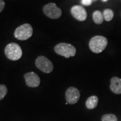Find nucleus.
<instances>
[{"label": "nucleus", "mask_w": 121, "mask_h": 121, "mask_svg": "<svg viewBox=\"0 0 121 121\" xmlns=\"http://www.w3.org/2000/svg\"><path fill=\"white\" fill-rule=\"evenodd\" d=\"M108 45V39L102 35H96L92 38L89 42V48L95 53L102 52Z\"/></svg>", "instance_id": "1"}, {"label": "nucleus", "mask_w": 121, "mask_h": 121, "mask_svg": "<svg viewBox=\"0 0 121 121\" xmlns=\"http://www.w3.org/2000/svg\"><path fill=\"white\" fill-rule=\"evenodd\" d=\"M54 51L59 55L68 58L75 56L76 49L75 47L70 44L60 43L54 47Z\"/></svg>", "instance_id": "2"}, {"label": "nucleus", "mask_w": 121, "mask_h": 121, "mask_svg": "<svg viewBox=\"0 0 121 121\" xmlns=\"http://www.w3.org/2000/svg\"><path fill=\"white\" fill-rule=\"evenodd\" d=\"M4 53L7 58L12 60H19L22 54L20 46L15 43H11L7 44L4 49Z\"/></svg>", "instance_id": "3"}, {"label": "nucleus", "mask_w": 121, "mask_h": 121, "mask_svg": "<svg viewBox=\"0 0 121 121\" xmlns=\"http://www.w3.org/2000/svg\"><path fill=\"white\" fill-rule=\"evenodd\" d=\"M33 29L29 24H24L16 28L14 33L15 37L20 40H25L32 36Z\"/></svg>", "instance_id": "4"}, {"label": "nucleus", "mask_w": 121, "mask_h": 121, "mask_svg": "<svg viewBox=\"0 0 121 121\" xmlns=\"http://www.w3.org/2000/svg\"><path fill=\"white\" fill-rule=\"evenodd\" d=\"M35 65L38 69L44 73H50L53 69V65L52 62L43 56H39L36 59Z\"/></svg>", "instance_id": "5"}, {"label": "nucleus", "mask_w": 121, "mask_h": 121, "mask_svg": "<svg viewBox=\"0 0 121 121\" xmlns=\"http://www.w3.org/2000/svg\"><path fill=\"white\" fill-rule=\"evenodd\" d=\"M43 13L48 17L57 19L61 16V10L54 3H49L43 7Z\"/></svg>", "instance_id": "6"}, {"label": "nucleus", "mask_w": 121, "mask_h": 121, "mask_svg": "<svg viewBox=\"0 0 121 121\" xmlns=\"http://www.w3.org/2000/svg\"><path fill=\"white\" fill-rule=\"evenodd\" d=\"M66 99L69 104H74L78 102L80 97L79 90L75 87H69L66 90Z\"/></svg>", "instance_id": "7"}, {"label": "nucleus", "mask_w": 121, "mask_h": 121, "mask_svg": "<svg viewBox=\"0 0 121 121\" xmlns=\"http://www.w3.org/2000/svg\"><path fill=\"white\" fill-rule=\"evenodd\" d=\"M71 13L74 18L80 22H83L86 19L87 12L81 6H73L71 9Z\"/></svg>", "instance_id": "8"}, {"label": "nucleus", "mask_w": 121, "mask_h": 121, "mask_svg": "<svg viewBox=\"0 0 121 121\" xmlns=\"http://www.w3.org/2000/svg\"><path fill=\"white\" fill-rule=\"evenodd\" d=\"M25 82L28 86L31 87H38L40 85V80L39 76L34 72H30L24 75Z\"/></svg>", "instance_id": "9"}, {"label": "nucleus", "mask_w": 121, "mask_h": 121, "mask_svg": "<svg viewBox=\"0 0 121 121\" xmlns=\"http://www.w3.org/2000/svg\"><path fill=\"white\" fill-rule=\"evenodd\" d=\"M110 89L112 91L116 94H121V78L113 77L110 80Z\"/></svg>", "instance_id": "10"}, {"label": "nucleus", "mask_w": 121, "mask_h": 121, "mask_svg": "<svg viewBox=\"0 0 121 121\" xmlns=\"http://www.w3.org/2000/svg\"><path fill=\"white\" fill-rule=\"evenodd\" d=\"M98 98L96 96L93 95L90 96L86 101V107L89 109H93L96 107L98 104Z\"/></svg>", "instance_id": "11"}, {"label": "nucleus", "mask_w": 121, "mask_h": 121, "mask_svg": "<svg viewBox=\"0 0 121 121\" xmlns=\"http://www.w3.org/2000/svg\"><path fill=\"white\" fill-rule=\"evenodd\" d=\"M93 19L95 24L98 25L102 24L104 20L103 15L100 11H95L93 13Z\"/></svg>", "instance_id": "12"}, {"label": "nucleus", "mask_w": 121, "mask_h": 121, "mask_svg": "<svg viewBox=\"0 0 121 121\" xmlns=\"http://www.w3.org/2000/svg\"><path fill=\"white\" fill-rule=\"evenodd\" d=\"M104 16V19L107 22H110L114 17V12L112 10L110 9H105L103 13Z\"/></svg>", "instance_id": "13"}, {"label": "nucleus", "mask_w": 121, "mask_h": 121, "mask_svg": "<svg viewBox=\"0 0 121 121\" xmlns=\"http://www.w3.org/2000/svg\"><path fill=\"white\" fill-rule=\"evenodd\" d=\"M102 121H118V119L114 114H107L102 116Z\"/></svg>", "instance_id": "14"}, {"label": "nucleus", "mask_w": 121, "mask_h": 121, "mask_svg": "<svg viewBox=\"0 0 121 121\" xmlns=\"http://www.w3.org/2000/svg\"><path fill=\"white\" fill-rule=\"evenodd\" d=\"M7 93V87L4 85H0V100L4 98Z\"/></svg>", "instance_id": "15"}, {"label": "nucleus", "mask_w": 121, "mask_h": 121, "mask_svg": "<svg viewBox=\"0 0 121 121\" xmlns=\"http://www.w3.org/2000/svg\"><path fill=\"white\" fill-rule=\"evenodd\" d=\"M92 0H81V4L84 6H90L92 4Z\"/></svg>", "instance_id": "16"}, {"label": "nucleus", "mask_w": 121, "mask_h": 121, "mask_svg": "<svg viewBox=\"0 0 121 121\" xmlns=\"http://www.w3.org/2000/svg\"><path fill=\"white\" fill-rule=\"evenodd\" d=\"M4 6H5V3L3 0H0V13L4 9Z\"/></svg>", "instance_id": "17"}, {"label": "nucleus", "mask_w": 121, "mask_h": 121, "mask_svg": "<svg viewBox=\"0 0 121 121\" xmlns=\"http://www.w3.org/2000/svg\"><path fill=\"white\" fill-rule=\"evenodd\" d=\"M103 1H104V2H105V1H107V0H103Z\"/></svg>", "instance_id": "18"}, {"label": "nucleus", "mask_w": 121, "mask_h": 121, "mask_svg": "<svg viewBox=\"0 0 121 121\" xmlns=\"http://www.w3.org/2000/svg\"><path fill=\"white\" fill-rule=\"evenodd\" d=\"M96 0H92V1H96Z\"/></svg>", "instance_id": "19"}]
</instances>
